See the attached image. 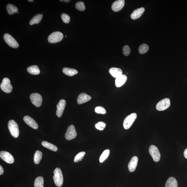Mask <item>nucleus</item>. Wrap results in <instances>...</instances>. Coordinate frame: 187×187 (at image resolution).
<instances>
[{
    "instance_id": "f257e3e1",
    "label": "nucleus",
    "mask_w": 187,
    "mask_h": 187,
    "mask_svg": "<svg viewBox=\"0 0 187 187\" xmlns=\"http://www.w3.org/2000/svg\"><path fill=\"white\" fill-rule=\"evenodd\" d=\"M53 179L54 183L58 187H61L63 184L64 178L62 171L60 168H56L54 171Z\"/></svg>"
},
{
    "instance_id": "f03ea898",
    "label": "nucleus",
    "mask_w": 187,
    "mask_h": 187,
    "mask_svg": "<svg viewBox=\"0 0 187 187\" xmlns=\"http://www.w3.org/2000/svg\"><path fill=\"white\" fill-rule=\"evenodd\" d=\"M8 126L11 136L15 138L18 137L19 132L18 125L17 123L14 120H10Z\"/></svg>"
},
{
    "instance_id": "7ed1b4c3",
    "label": "nucleus",
    "mask_w": 187,
    "mask_h": 187,
    "mask_svg": "<svg viewBox=\"0 0 187 187\" xmlns=\"http://www.w3.org/2000/svg\"><path fill=\"white\" fill-rule=\"evenodd\" d=\"M63 37V34L57 31L52 33L48 36V41L50 43L55 44L61 41Z\"/></svg>"
},
{
    "instance_id": "20e7f679",
    "label": "nucleus",
    "mask_w": 187,
    "mask_h": 187,
    "mask_svg": "<svg viewBox=\"0 0 187 187\" xmlns=\"http://www.w3.org/2000/svg\"><path fill=\"white\" fill-rule=\"evenodd\" d=\"M137 117V115L136 113H133L126 117L123 123L125 129H128L131 127Z\"/></svg>"
},
{
    "instance_id": "39448f33",
    "label": "nucleus",
    "mask_w": 187,
    "mask_h": 187,
    "mask_svg": "<svg viewBox=\"0 0 187 187\" xmlns=\"http://www.w3.org/2000/svg\"><path fill=\"white\" fill-rule=\"evenodd\" d=\"M1 88L5 93H9L11 92L13 87L11 84V81L8 78H4L1 84Z\"/></svg>"
},
{
    "instance_id": "423d86ee",
    "label": "nucleus",
    "mask_w": 187,
    "mask_h": 187,
    "mask_svg": "<svg viewBox=\"0 0 187 187\" xmlns=\"http://www.w3.org/2000/svg\"><path fill=\"white\" fill-rule=\"evenodd\" d=\"M4 39L6 43L11 48H17L19 44L13 37L9 34H6L4 35Z\"/></svg>"
},
{
    "instance_id": "0eeeda50",
    "label": "nucleus",
    "mask_w": 187,
    "mask_h": 187,
    "mask_svg": "<svg viewBox=\"0 0 187 187\" xmlns=\"http://www.w3.org/2000/svg\"><path fill=\"white\" fill-rule=\"evenodd\" d=\"M149 151L153 161L155 162H158L160 159L161 155L158 148L154 145H151L149 147Z\"/></svg>"
},
{
    "instance_id": "6e6552de",
    "label": "nucleus",
    "mask_w": 187,
    "mask_h": 187,
    "mask_svg": "<svg viewBox=\"0 0 187 187\" xmlns=\"http://www.w3.org/2000/svg\"><path fill=\"white\" fill-rule=\"evenodd\" d=\"M31 102L36 107H39L42 104V98L41 95L37 93H32L30 95Z\"/></svg>"
},
{
    "instance_id": "1a4fd4ad",
    "label": "nucleus",
    "mask_w": 187,
    "mask_h": 187,
    "mask_svg": "<svg viewBox=\"0 0 187 187\" xmlns=\"http://www.w3.org/2000/svg\"><path fill=\"white\" fill-rule=\"evenodd\" d=\"M77 133L75 126L73 125L69 126L65 134L66 139L69 140L74 139L77 137Z\"/></svg>"
},
{
    "instance_id": "9d476101",
    "label": "nucleus",
    "mask_w": 187,
    "mask_h": 187,
    "mask_svg": "<svg viewBox=\"0 0 187 187\" xmlns=\"http://www.w3.org/2000/svg\"><path fill=\"white\" fill-rule=\"evenodd\" d=\"M170 104V100L168 98H166L159 101L157 103L156 108L159 111H164L169 108Z\"/></svg>"
},
{
    "instance_id": "9b49d317",
    "label": "nucleus",
    "mask_w": 187,
    "mask_h": 187,
    "mask_svg": "<svg viewBox=\"0 0 187 187\" xmlns=\"http://www.w3.org/2000/svg\"><path fill=\"white\" fill-rule=\"evenodd\" d=\"M1 158L5 162L8 163H13L14 162V159L13 156L8 152L1 151L0 152Z\"/></svg>"
},
{
    "instance_id": "f8f14e48",
    "label": "nucleus",
    "mask_w": 187,
    "mask_h": 187,
    "mask_svg": "<svg viewBox=\"0 0 187 187\" xmlns=\"http://www.w3.org/2000/svg\"><path fill=\"white\" fill-rule=\"evenodd\" d=\"M66 105V102L65 100H60L56 106V115L58 117L60 118L62 115L65 110Z\"/></svg>"
},
{
    "instance_id": "ddd939ff",
    "label": "nucleus",
    "mask_w": 187,
    "mask_h": 187,
    "mask_svg": "<svg viewBox=\"0 0 187 187\" xmlns=\"http://www.w3.org/2000/svg\"><path fill=\"white\" fill-rule=\"evenodd\" d=\"M124 0H118L114 1L112 5V10L115 12L120 11L124 7Z\"/></svg>"
},
{
    "instance_id": "4468645a",
    "label": "nucleus",
    "mask_w": 187,
    "mask_h": 187,
    "mask_svg": "<svg viewBox=\"0 0 187 187\" xmlns=\"http://www.w3.org/2000/svg\"><path fill=\"white\" fill-rule=\"evenodd\" d=\"M24 122L28 126L34 129H38V126L35 121L31 117L29 116H25L23 118Z\"/></svg>"
},
{
    "instance_id": "2eb2a0df",
    "label": "nucleus",
    "mask_w": 187,
    "mask_h": 187,
    "mask_svg": "<svg viewBox=\"0 0 187 187\" xmlns=\"http://www.w3.org/2000/svg\"><path fill=\"white\" fill-rule=\"evenodd\" d=\"M91 100V97L85 93H81L78 96L77 99V103L79 104H81Z\"/></svg>"
},
{
    "instance_id": "dca6fc26",
    "label": "nucleus",
    "mask_w": 187,
    "mask_h": 187,
    "mask_svg": "<svg viewBox=\"0 0 187 187\" xmlns=\"http://www.w3.org/2000/svg\"><path fill=\"white\" fill-rule=\"evenodd\" d=\"M138 161V158L137 156H134L132 158L131 160L128 163V168L130 172H133L137 167Z\"/></svg>"
},
{
    "instance_id": "f3484780",
    "label": "nucleus",
    "mask_w": 187,
    "mask_h": 187,
    "mask_svg": "<svg viewBox=\"0 0 187 187\" xmlns=\"http://www.w3.org/2000/svg\"><path fill=\"white\" fill-rule=\"evenodd\" d=\"M145 11V9L143 7L134 10L133 13L131 14V18L134 20L139 18L143 14Z\"/></svg>"
},
{
    "instance_id": "a211bd4d",
    "label": "nucleus",
    "mask_w": 187,
    "mask_h": 187,
    "mask_svg": "<svg viewBox=\"0 0 187 187\" xmlns=\"http://www.w3.org/2000/svg\"><path fill=\"white\" fill-rule=\"evenodd\" d=\"M127 77L125 75H122L116 78L115 81L116 86L119 87L123 85L127 81Z\"/></svg>"
},
{
    "instance_id": "6ab92c4d",
    "label": "nucleus",
    "mask_w": 187,
    "mask_h": 187,
    "mask_svg": "<svg viewBox=\"0 0 187 187\" xmlns=\"http://www.w3.org/2000/svg\"><path fill=\"white\" fill-rule=\"evenodd\" d=\"M109 73L113 77L116 78V79L122 75V70L119 68L114 67L111 68L109 70Z\"/></svg>"
},
{
    "instance_id": "aec40b11",
    "label": "nucleus",
    "mask_w": 187,
    "mask_h": 187,
    "mask_svg": "<svg viewBox=\"0 0 187 187\" xmlns=\"http://www.w3.org/2000/svg\"><path fill=\"white\" fill-rule=\"evenodd\" d=\"M165 187H178V183L176 178L170 177L167 180Z\"/></svg>"
},
{
    "instance_id": "412c9836",
    "label": "nucleus",
    "mask_w": 187,
    "mask_h": 187,
    "mask_svg": "<svg viewBox=\"0 0 187 187\" xmlns=\"http://www.w3.org/2000/svg\"><path fill=\"white\" fill-rule=\"evenodd\" d=\"M27 71L31 74L33 75H38L40 73V69L36 65L30 66L27 69Z\"/></svg>"
},
{
    "instance_id": "4be33fe9",
    "label": "nucleus",
    "mask_w": 187,
    "mask_h": 187,
    "mask_svg": "<svg viewBox=\"0 0 187 187\" xmlns=\"http://www.w3.org/2000/svg\"><path fill=\"white\" fill-rule=\"evenodd\" d=\"M64 74L69 76H72L78 74V72L76 70L70 69V68L65 67L62 70Z\"/></svg>"
},
{
    "instance_id": "5701e85b",
    "label": "nucleus",
    "mask_w": 187,
    "mask_h": 187,
    "mask_svg": "<svg viewBox=\"0 0 187 187\" xmlns=\"http://www.w3.org/2000/svg\"><path fill=\"white\" fill-rule=\"evenodd\" d=\"M6 10L8 13L10 15H12L18 12V11L17 8L11 4H9L7 5Z\"/></svg>"
},
{
    "instance_id": "b1692460",
    "label": "nucleus",
    "mask_w": 187,
    "mask_h": 187,
    "mask_svg": "<svg viewBox=\"0 0 187 187\" xmlns=\"http://www.w3.org/2000/svg\"><path fill=\"white\" fill-rule=\"evenodd\" d=\"M42 145L44 147L51 150L52 151H58V148L56 146L51 143H49L48 142L43 141L42 142Z\"/></svg>"
},
{
    "instance_id": "393cba45",
    "label": "nucleus",
    "mask_w": 187,
    "mask_h": 187,
    "mask_svg": "<svg viewBox=\"0 0 187 187\" xmlns=\"http://www.w3.org/2000/svg\"><path fill=\"white\" fill-rule=\"evenodd\" d=\"M43 15L42 14H38L35 16L31 19L30 22V24L33 25L35 24H37L40 22L42 19Z\"/></svg>"
},
{
    "instance_id": "a878e982",
    "label": "nucleus",
    "mask_w": 187,
    "mask_h": 187,
    "mask_svg": "<svg viewBox=\"0 0 187 187\" xmlns=\"http://www.w3.org/2000/svg\"><path fill=\"white\" fill-rule=\"evenodd\" d=\"M42 153L41 152L39 151H36L34 155V163L36 164H39L42 158Z\"/></svg>"
},
{
    "instance_id": "bb28decb",
    "label": "nucleus",
    "mask_w": 187,
    "mask_h": 187,
    "mask_svg": "<svg viewBox=\"0 0 187 187\" xmlns=\"http://www.w3.org/2000/svg\"><path fill=\"white\" fill-rule=\"evenodd\" d=\"M44 179L42 177H37L35 180L34 183V187H44Z\"/></svg>"
},
{
    "instance_id": "cd10ccee",
    "label": "nucleus",
    "mask_w": 187,
    "mask_h": 187,
    "mask_svg": "<svg viewBox=\"0 0 187 187\" xmlns=\"http://www.w3.org/2000/svg\"><path fill=\"white\" fill-rule=\"evenodd\" d=\"M149 49V47L148 45L143 44L140 46L138 49V51L140 54H143L147 53Z\"/></svg>"
},
{
    "instance_id": "c85d7f7f",
    "label": "nucleus",
    "mask_w": 187,
    "mask_h": 187,
    "mask_svg": "<svg viewBox=\"0 0 187 187\" xmlns=\"http://www.w3.org/2000/svg\"><path fill=\"white\" fill-rule=\"evenodd\" d=\"M110 153V151L109 149L105 150L101 156L100 158V161L102 163L108 158Z\"/></svg>"
},
{
    "instance_id": "c756f323",
    "label": "nucleus",
    "mask_w": 187,
    "mask_h": 187,
    "mask_svg": "<svg viewBox=\"0 0 187 187\" xmlns=\"http://www.w3.org/2000/svg\"><path fill=\"white\" fill-rule=\"evenodd\" d=\"M76 9L79 11H83L85 10V7L84 3L82 1H79L75 5Z\"/></svg>"
},
{
    "instance_id": "7c9ffc66",
    "label": "nucleus",
    "mask_w": 187,
    "mask_h": 187,
    "mask_svg": "<svg viewBox=\"0 0 187 187\" xmlns=\"http://www.w3.org/2000/svg\"><path fill=\"white\" fill-rule=\"evenodd\" d=\"M85 154V152H80L76 156L74 159V161L75 163H77L79 162L80 161H81L82 160Z\"/></svg>"
},
{
    "instance_id": "2f4dec72",
    "label": "nucleus",
    "mask_w": 187,
    "mask_h": 187,
    "mask_svg": "<svg viewBox=\"0 0 187 187\" xmlns=\"http://www.w3.org/2000/svg\"><path fill=\"white\" fill-rule=\"evenodd\" d=\"M106 126V124L103 122H99L95 125V127L97 130L102 131Z\"/></svg>"
},
{
    "instance_id": "473e14b6",
    "label": "nucleus",
    "mask_w": 187,
    "mask_h": 187,
    "mask_svg": "<svg viewBox=\"0 0 187 187\" xmlns=\"http://www.w3.org/2000/svg\"><path fill=\"white\" fill-rule=\"evenodd\" d=\"M95 112L97 114H104L106 113V111L103 107L97 106L95 108Z\"/></svg>"
},
{
    "instance_id": "72a5a7b5",
    "label": "nucleus",
    "mask_w": 187,
    "mask_h": 187,
    "mask_svg": "<svg viewBox=\"0 0 187 187\" xmlns=\"http://www.w3.org/2000/svg\"><path fill=\"white\" fill-rule=\"evenodd\" d=\"M131 52V49L129 46L126 45L123 46V53L125 56H127L129 55Z\"/></svg>"
},
{
    "instance_id": "f704fd0d",
    "label": "nucleus",
    "mask_w": 187,
    "mask_h": 187,
    "mask_svg": "<svg viewBox=\"0 0 187 187\" xmlns=\"http://www.w3.org/2000/svg\"><path fill=\"white\" fill-rule=\"evenodd\" d=\"M62 21L65 23H69L70 21V17L69 15L65 13H63L61 15Z\"/></svg>"
},
{
    "instance_id": "c9c22d12",
    "label": "nucleus",
    "mask_w": 187,
    "mask_h": 187,
    "mask_svg": "<svg viewBox=\"0 0 187 187\" xmlns=\"http://www.w3.org/2000/svg\"><path fill=\"white\" fill-rule=\"evenodd\" d=\"M4 172V169L3 167L0 166V175H1L3 174Z\"/></svg>"
},
{
    "instance_id": "e433bc0d",
    "label": "nucleus",
    "mask_w": 187,
    "mask_h": 187,
    "mask_svg": "<svg viewBox=\"0 0 187 187\" xmlns=\"http://www.w3.org/2000/svg\"><path fill=\"white\" fill-rule=\"evenodd\" d=\"M184 156L186 159H187V148L185 149L184 152Z\"/></svg>"
},
{
    "instance_id": "4c0bfd02",
    "label": "nucleus",
    "mask_w": 187,
    "mask_h": 187,
    "mask_svg": "<svg viewBox=\"0 0 187 187\" xmlns=\"http://www.w3.org/2000/svg\"><path fill=\"white\" fill-rule=\"evenodd\" d=\"M60 1H64L66 3H68V2H70V1H70V0H65V1H61V0H60Z\"/></svg>"
},
{
    "instance_id": "58836bf2",
    "label": "nucleus",
    "mask_w": 187,
    "mask_h": 187,
    "mask_svg": "<svg viewBox=\"0 0 187 187\" xmlns=\"http://www.w3.org/2000/svg\"><path fill=\"white\" fill-rule=\"evenodd\" d=\"M28 1L30 2H32L34 1H33V0H28Z\"/></svg>"
}]
</instances>
